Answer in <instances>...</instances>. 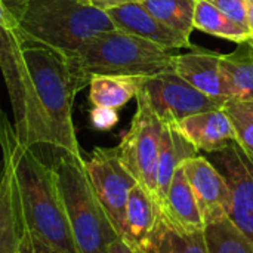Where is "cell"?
<instances>
[{"label": "cell", "mask_w": 253, "mask_h": 253, "mask_svg": "<svg viewBox=\"0 0 253 253\" xmlns=\"http://www.w3.org/2000/svg\"><path fill=\"white\" fill-rule=\"evenodd\" d=\"M136 105L130 127L117 148L125 168L138 185L147 190L157 202L156 175L165 125L153 111L141 90L136 95Z\"/></svg>", "instance_id": "7"}, {"label": "cell", "mask_w": 253, "mask_h": 253, "mask_svg": "<svg viewBox=\"0 0 253 253\" xmlns=\"http://www.w3.org/2000/svg\"><path fill=\"white\" fill-rule=\"evenodd\" d=\"M222 110L233 123L236 142L253 156V101L230 98L222 105Z\"/></svg>", "instance_id": "25"}, {"label": "cell", "mask_w": 253, "mask_h": 253, "mask_svg": "<svg viewBox=\"0 0 253 253\" xmlns=\"http://www.w3.org/2000/svg\"><path fill=\"white\" fill-rule=\"evenodd\" d=\"M197 150L216 153L236 141V132L225 111L211 110L197 113L172 125Z\"/></svg>", "instance_id": "15"}, {"label": "cell", "mask_w": 253, "mask_h": 253, "mask_svg": "<svg viewBox=\"0 0 253 253\" xmlns=\"http://www.w3.org/2000/svg\"><path fill=\"white\" fill-rule=\"evenodd\" d=\"M182 169L197 200L206 225L230 219V190L222 173L208 157L194 156L182 163Z\"/></svg>", "instance_id": "11"}, {"label": "cell", "mask_w": 253, "mask_h": 253, "mask_svg": "<svg viewBox=\"0 0 253 253\" xmlns=\"http://www.w3.org/2000/svg\"><path fill=\"white\" fill-rule=\"evenodd\" d=\"M117 30L130 33L145 39L165 50L173 52L181 47L193 49V43H187L159 19H156L139 1H127L105 10Z\"/></svg>", "instance_id": "13"}, {"label": "cell", "mask_w": 253, "mask_h": 253, "mask_svg": "<svg viewBox=\"0 0 253 253\" xmlns=\"http://www.w3.org/2000/svg\"><path fill=\"white\" fill-rule=\"evenodd\" d=\"M213 4L218 10H221L225 16L240 24L242 27H248V15H246V0H206Z\"/></svg>", "instance_id": "26"}, {"label": "cell", "mask_w": 253, "mask_h": 253, "mask_svg": "<svg viewBox=\"0 0 253 253\" xmlns=\"http://www.w3.org/2000/svg\"><path fill=\"white\" fill-rule=\"evenodd\" d=\"M21 224L9 170L1 165L0 175V253H19Z\"/></svg>", "instance_id": "21"}, {"label": "cell", "mask_w": 253, "mask_h": 253, "mask_svg": "<svg viewBox=\"0 0 253 253\" xmlns=\"http://www.w3.org/2000/svg\"><path fill=\"white\" fill-rule=\"evenodd\" d=\"M246 15H248V27L253 36V0H246Z\"/></svg>", "instance_id": "32"}, {"label": "cell", "mask_w": 253, "mask_h": 253, "mask_svg": "<svg viewBox=\"0 0 253 253\" xmlns=\"http://www.w3.org/2000/svg\"><path fill=\"white\" fill-rule=\"evenodd\" d=\"M139 3L163 25L191 43L197 0H139Z\"/></svg>", "instance_id": "20"}, {"label": "cell", "mask_w": 253, "mask_h": 253, "mask_svg": "<svg viewBox=\"0 0 253 253\" xmlns=\"http://www.w3.org/2000/svg\"><path fill=\"white\" fill-rule=\"evenodd\" d=\"M141 92L165 125L211 110H221L227 98H212L178 76L173 70L145 77Z\"/></svg>", "instance_id": "9"}, {"label": "cell", "mask_w": 253, "mask_h": 253, "mask_svg": "<svg viewBox=\"0 0 253 253\" xmlns=\"http://www.w3.org/2000/svg\"><path fill=\"white\" fill-rule=\"evenodd\" d=\"M219 61L221 53L194 46L188 53L175 56L173 71L202 93L230 99Z\"/></svg>", "instance_id": "14"}, {"label": "cell", "mask_w": 253, "mask_h": 253, "mask_svg": "<svg viewBox=\"0 0 253 253\" xmlns=\"http://www.w3.org/2000/svg\"><path fill=\"white\" fill-rule=\"evenodd\" d=\"M22 62L47 133V147L83 157L73 123V101L86 84L71 59L50 47L25 43Z\"/></svg>", "instance_id": "2"}, {"label": "cell", "mask_w": 253, "mask_h": 253, "mask_svg": "<svg viewBox=\"0 0 253 253\" xmlns=\"http://www.w3.org/2000/svg\"><path fill=\"white\" fill-rule=\"evenodd\" d=\"M219 64L230 98L253 101V44L251 40L239 43V47L231 53H221Z\"/></svg>", "instance_id": "18"}, {"label": "cell", "mask_w": 253, "mask_h": 253, "mask_svg": "<svg viewBox=\"0 0 253 253\" xmlns=\"http://www.w3.org/2000/svg\"><path fill=\"white\" fill-rule=\"evenodd\" d=\"M84 1H87L92 6H96L99 9L107 10L110 7H114V6H119V4H123L127 1H139V0H84Z\"/></svg>", "instance_id": "29"}, {"label": "cell", "mask_w": 253, "mask_h": 253, "mask_svg": "<svg viewBox=\"0 0 253 253\" xmlns=\"http://www.w3.org/2000/svg\"><path fill=\"white\" fill-rule=\"evenodd\" d=\"M84 169L101 208L122 239L129 193L138 182L125 168L117 147H96L84 160Z\"/></svg>", "instance_id": "8"}, {"label": "cell", "mask_w": 253, "mask_h": 253, "mask_svg": "<svg viewBox=\"0 0 253 253\" xmlns=\"http://www.w3.org/2000/svg\"><path fill=\"white\" fill-rule=\"evenodd\" d=\"M50 166L79 253H107L120 237L92 190L84 159L58 151Z\"/></svg>", "instance_id": "5"}, {"label": "cell", "mask_w": 253, "mask_h": 253, "mask_svg": "<svg viewBox=\"0 0 253 253\" xmlns=\"http://www.w3.org/2000/svg\"><path fill=\"white\" fill-rule=\"evenodd\" d=\"M205 233L209 253H253L252 240H249L230 219L206 225Z\"/></svg>", "instance_id": "24"}, {"label": "cell", "mask_w": 253, "mask_h": 253, "mask_svg": "<svg viewBox=\"0 0 253 253\" xmlns=\"http://www.w3.org/2000/svg\"><path fill=\"white\" fill-rule=\"evenodd\" d=\"M19 253H55L36 240L30 233L21 230V251Z\"/></svg>", "instance_id": "28"}, {"label": "cell", "mask_w": 253, "mask_h": 253, "mask_svg": "<svg viewBox=\"0 0 253 253\" xmlns=\"http://www.w3.org/2000/svg\"><path fill=\"white\" fill-rule=\"evenodd\" d=\"M1 3L4 4V7L15 16V19H16V16L19 15V12L22 10V7H24V4L27 3V0H1Z\"/></svg>", "instance_id": "31"}, {"label": "cell", "mask_w": 253, "mask_h": 253, "mask_svg": "<svg viewBox=\"0 0 253 253\" xmlns=\"http://www.w3.org/2000/svg\"><path fill=\"white\" fill-rule=\"evenodd\" d=\"M209 160L227 181L230 221L253 242V156L234 141L221 151L211 153Z\"/></svg>", "instance_id": "10"}, {"label": "cell", "mask_w": 253, "mask_h": 253, "mask_svg": "<svg viewBox=\"0 0 253 253\" xmlns=\"http://www.w3.org/2000/svg\"><path fill=\"white\" fill-rule=\"evenodd\" d=\"M160 212L166 221L179 228L190 231L206 228V224L203 221L197 200L185 176L182 165L176 169L173 175Z\"/></svg>", "instance_id": "16"}, {"label": "cell", "mask_w": 253, "mask_h": 253, "mask_svg": "<svg viewBox=\"0 0 253 253\" xmlns=\"http://www.w3.org/2000/svg\"><path fill=\"white\" fill-rule=\"evenodd\" d=\"M175 53L122 30H113L84 42L68 55L87 86L93 76L151 77L172 71Z\"/></svg>", "instance_id": "4"}, {"label": "cell", "mask_w": 253, "mask_h": 253, "mask_svg": "<svg viewBox=\"0 0 253 253\" xmlns=\"http://www.w3.org/2000/svg\"><path fill=\"white\" fill-rule=\"evenodd\" d=\"M162 212L156 199L141 185H135L127 199L122 240L139 253H153Z\"/></svg>", "instance_id": "12"}, {"label": "cell", "mask_w": 253, "mask_h": 253, "mask_svg": "<svg viewBox=\"0 0 253 253\" xmlns=\"http://www.w3.org/2000/svg\"><path fill=\"white\" fill-rule=\"evenodd\" d=\"M194 28L211 36L227 39L237 44L252 37L249 28L234 22L206 0H197L194 12Z\"/></svg>", "instance_id": "22"}, {"label": "cell", "mask_w": 253, "mask_h": 253, "mask_svg": "<svg viewBox=\"0 0 253 253\" xmlns=\"http://www.w3.org/2000/svg\"><path fill=\"white\" fill-rule=\"evenodd\" d=\"M21 39L71 55L84 42L116 30L104 9L84 0H27L16 16Z\"/></svg>", "instance_id": "3"}, {"label": "cell", "mask_w": 253, "mask_h": 253, "mask_svg": "<svg viewBox=\"0 0 253 253\" xmlns=\"http://www.w3.org/2000/svg\"><path fill=\"white\" fill-rule=\"evenodd\" d=\"M145 77L93 76L89 82V101L93 107L119 110L139 93Z\"/></svg>", "instance_id": "19"}, {"label": "cell", "mask_w": 253, "mask_h": 253, "mask_svg": "<svg viewBox=\"0 0 253 253\" xmlns=\"http://www.w3.org/2000/svg\"><path fill=\"white\" fill-rule=\"evenodd\" d=\"M107 253H139V252L133 251V249H132L126 242H123L122 239H117V240H114V242L110 245V248H108Z\"/></svg>", "instance_id": "30"}, {"label": "cell", "mask_w": 253, "mask_h": 253, "mask_svg": "<svg viewBox=\"0 0 253 253\" xmlns=\"http://www.w3.org/2000/svg\"><path fill=\"white\" fill-rule=\"evenodd\" d=\"M165 125V123H163ZM197 148L191 145L172 125L163 126L162 142H160V153L157 162V175H156V185H157V203L162 208L170 182L176 169L184 163V160L197 156Z\"/></svg>", "instance_id": "17"}, {"label": "cell", "mask_w": 253, "mask_h": 253, "mask_svg": "<svg viewBox=\"0 0 253 253\" xmlns=\"http://www.w3.org/2000/svg\"><path fill=\"white\" fill-rule=\"evenodd\" d=\"M153 253H209L205 230L179 228L162 215L160 228Z\"/></svg>", "instance_id": "23"}, {"label": "cell", "mask_w": 253, "mask_h": 253, "mask_svg": "<svg viewBox=\"0 0 253 253\" xmlns=\"http://www.w3.org/2000/svg\"><path fill=\"white\" fill-rule=\"evenodd\" d=\"M24 42L15 16L0 0V71L3 74L18 141L30 148L47 145V133L22 62Z\"/></svg>", "instance_id": "6"}, {"label": "cell", "mask_w": 253, "mask_h": 253, "mask_svg": "<svg viewBox=\"0 0 253 253\" xmlns=\"http://www.w3.org/2000/svg\"><path fill=\"white\" fill-rule=\"evenodd\" d=\"M249 40H251V43H252V44H253V36H252V37H251V39H249Z\"/></svg>", "instance_id": "33"}, {"label": "cell", "mask_w": 253, "mask_h": 253, "mask_svg": "<svg viewBox=\"0 0 253 253\" xmlns=\"http://www.w3.org/2000/svg\"><path fill=\"white\" fill-rule=\"evenodd\" d=\"M90 123L98 130H110L119 122L117 110L108 107H93L89 113Z\"/></svg>", "instance_id": "27"}, {"label": "cell", "mask_w": 253, "mask_h": 253, "mask_svg": "<svg viewBox=\"0 0 253 253\" xmlns=\"http://www.w3.org/2000/svg\"><path fill=\"white\" fill-rule=\"evenodd\" d=\"M0 147L3 166L10 173L21 230L55 253H79L52 166L18 141L15 127L1 107Z\"/></svg>", "instance_id": "1"}]
</instances>
